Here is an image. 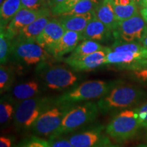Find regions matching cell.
<instances>
[{"mask_svg":"<svg viewBox=\"0 0 147 147\" xmlns=\"http://www.w3.org/2000/svg\"><path fill=\"white\" fill-rule=\"evenodd\" d=\"M147 59V51L144 52H135L132 51H111L108 47L106 65H115L119 68L125 69L131 64L138 61Z\"/></svg>","mask_w":147,"mask_h":147,"instance_id":"14","label":"cell"},{"mask_svg":"<svg viewBox=\"0 0 147 147\" xmlns=\"http://www.w3.org/2000/svg\"><path fill=\"white\" fill-rule=\"evenodd\" d=\"M51 11L50 8L29 10L22 8L4 29L5 32L9 38L13 40L18 36L22 29L33 23L38 18L46 15H51Z\"/></svg>","mask_w":147,"mask_h":147,"instance_id":"10","label":"cell"},{"mask_svg":"<svg viewBox=\"0 0 147 147\" xmlns=\"http://www.w3.org/2000/svg\"><path fill=\"white\" fill-rule=\"evenodd\" d=\"M21 8V0H4L0 9L1 28L5 29Z\"/></svg>","mask_w":147,"mask_h":147,"instance_id":"21","label":"cell"},{"mask_svg":"<svg viewBox=\"0 0 147 147\" xmlns=\"http://www.w3.org/2000/svg\"><path fill=\"white\" fill-rule=\"evenodd\" d=\"M146 32L147 24L138 14L129 19L119 21L118 26L113 31V36L119 41L140 42Z\"/></svg>","mask_w":147,"mask_h":147,"instance_id":"9","label":"cell"},{"mask_svg":"<svg viewBox=\"0 0 147 147\" xmlns=\"http://www.w3.org/2000/svg\"><path fill=\"white\" fill-rule=\"evenodd\" d=\"M55 104V98L38 96L23 101L16 105L13 123L18 131L32 130L38 119Z\"/></svg>","mask_w":147,"mask_h":147,"instance_id":"4","label":"cell"},{"mask_svg":"<svg viewBox=\"0 0 147 147\" xmlns=\"http://www.w3.org/2000/svg\"><path fill=\"white\" fill-rule=\"evenodd\" d=\"M125 69L129 71L130 76L134 80L147 84V59L138 61Z\"/></svg>","mask_w":147,"mask_h":147,"instance_id":"24","label":"cell"},{"mask_svg":"<svg viewBox=\"0 0 147 147\" xmlns=\"http://www.w3.org/2000/svg\"><path fill=\"white\" fill-rule=\"evenodd\" d=\"M104 126H95L78 133L74 134L67 138L74 147H96L108 140L103 136Z\"/></svg>","mask_w":147,"mask_h":147,"instance_id":"13","label":"cell"},{"mask_svg":"<svg viewBox=\"0 0 147 147\" xmlns=\"http://www.w3.org/2000/svg\"><path fill=\"white\" fill-rule=\"evenodd\" d=\"M44 87L43 84L37 80H29L13 85L5 96L16 105L23 101L40 96Z\"/></svg>","mask_w":147,"mask_h":147,"instance_id":"12","label":"cell"},{"mask_svg":"<svg viewBox=\"0 0 147 147\" xmlns=\"http://www.w3.org/2000/svg\"><path fill=\"white\" fill-rule=\"evenodd\" d=\"M132 1H134V2L136 3L137 4H141V3H142V0H131Z\"/></svg>","mask_w":147,"mask_h":147,"instance_id":"41","label":"cell"},{"mask_svg":"<svg viewBox=\"0 0 147 147\" xmlns=\"http://www.w3.org/2000/svg\"><path fill=\"white\" fill-rule=\"evenodd\" d=\"M141 127L136 110H124L117 114L106 127V132L116 142H122L135 136Z\"/></svg>","mask_w":147,"mask_h":147,"instance_id":"6","label":"cell"},{"mask_svg":"<svg viewBox=\"0 0 147 147\" xmlns=\"http://www.w3.org/2000/svg\"><path fill=\"white\" fill-rule=\"evenodd\" d=\"M36 72L44 87L51 91L68 90L76 86L80 79V75L72 69L47 62L38 64Z\"/></svg>","mask_w":147,"mask_h":147,"instance_id":"3","label":"cell"},{"mask_svg":"<svg viewBox=\"0 0 147 147\" xmlns=\"http://www.w3.org/2000/svg\"><path fill=\"white\" fill-rule=\"evenodd\" d=\"M16 104L10 101L5 95L1 99L0 103V123L2 128L5 127L13 121L15 113Z\"/></svg>","mask_w":147,"mask_h":147,"instance_id":"23","label":"cell"},{"mask_svg":"<svg viewBox=\"0 0 147 147\" xmlns=\"http://www.w3.org/2000/svg\"><path fill=\"white\" fill-rule=\"evenodd\" d=\"M108 47L92 54L77 58H65L63 61L76 72L93 70L106 65Z\"/></svg>","mask_w":147,"mask_h":147,"instance_id":"11","label":"cell"},{"mask_svg":"<svg viewBox=\"0 0 147 147\" xmlns=\"http://www.w3.org/2000/svg\"><path fill=\"white\" fill-rule=\"evenodd\" d=\"M138 115L141 127H147V101L138 108H136Z\"/></svg>","mask_w":147,"mask_h":147,"instance_id":"33","label":"cell"},{"mask_svg":"<svg viewBox=\"0 0 147 147\" xmlns=\"http://www.w3.org/2000/svg\"><path fill=\"white\" fill-rule=\"evenodd\" d=\"M2 1H3V0H0V2H1V3H2Z\"/></svg>","mask_w":147,"mask_h":147,"instance_id":"43","label":"cell"},{"mask_svg":"<svg viewBox=\"0 0 147 147\" xmlns=\"http://www.w3.org/2000/svg\"><path fill=\"white\" fill-rule=\"evenodd\" d=\"M58 20L66 31H73L82 33L87 26L88 23L95 18L94 11L82 14L59 16Z\"/></svg>","mask_w":147,"mask_h":147,"instance_id":"17","label":"cell"},{"mask_svg":"<svg viewBox=\"0 0 147 147\" xmlns=\"http://www.w3.org/2000/svg\"><path fill=\"white\" fill-rule=\"evenodd\" d=\"M74 105L55 103L36 121L32 129L33 133L39 136H52L60 127L64 116Z\"/></svg>","mask_w":147,"mask_h":147,"instance_id":"7","label":"cell"},{"mask_svg":"<svg viewBox=\"0 0 147 147\" xmlns=\"http://www.w3.org/2000/svg\"><path fill=\"white\" fill-rule=\"evenodd\" d=\"M11 54L18 62L26 65H38L52 57V55L36 41L15 39L12 40Z\"/></svg>","mask_w":147,"mask_h":147,"instance_id":"8","label":"cell"},{"mask_svg":"<svg viewBox=\"0 0 147 147\" xmlns=\"http://www.w3.org/2000/svg\"><path fill=\"white\" fill-rule=\"evenodd\" d=\"M114 8H115L116 16L119 21H125L140 14L138 8V4L134 1L127 5H114Z\"/></svg>","mask_w":147,"mask_h":147,"instance_id":"27","label":"cell"},{"mask_svg":"<svg viewBox=\"0 0 147 147\" xmlns=\"http://www.w3.org/2000/svg\"><path fill=\"white\" fill-rule=\"evenodd\" d=\"M14 147H50V143L49 141L34 136L23 140Z\"/></svg>","mask_w":147,"mask_h":147,"instance_id":"29","label":"cell"},{"mask_svg":"<svg viewBox=\"0 0 147 147\" xmlns=\"http://www.w3.org/2000/svg\"><path fill=\"white\" fill-rule=\"evenodd\" d=\"M50 147H74L71 142H69L68 138L61 136H57L49 138Z\"/></svg>","mask_w":147,"mask_h":147,"instance_id":"32","label":"cell"},{"mask_svg":"<svg viewBox=\"0 0 147 147\" xmlns=\"http://www.w3.org/2000/svg\"><path fill=\"white\" fill-rule=\"evenodd\" d=\"M100 113L97 103L85 102L79 105L73 106L64 116L61 124L52 136H61L71 133L86 125L93 122Z\"/></svg>","mask_w":147,"mask_h":147,"instance_id":"5","label":"cell"},{"mask_svg":"<svg viewBox=\"0 0 147 147\" xmlns=\"http://www.w3.org/2000/svg\"><path fill=\"white\" fill-rule=\"evenodd\" d=\"M12 40L7 35L4 29H1L0 32V63L5 65L8 62L9 55L11 54Z\"/></svg>","mask_w":147,"mask_h":147,"instance_id":"28","label":"cell"},{"mask_svg":"<svg viewBox=\"0 0 147 147\" xmlns=\"http://www.w3.org/2000/svg\"><path fill=\"white\" fill-rule=\"evenodd\" d=\"M121 82V80H87L80 84H76L73 88L64 92L60 96L56 97L55 103L75 104L100 99Z\"/></svg>","mask_w":147,"mask_h":147,"instance_id":"2","label":"cell"},{"mask_svg":"<svg viewBox=\"0 0 147 147\" xmlns=\"http://www.w3.org/2000/svg\"><path fill=\"white\" fill-rule=\"evenodd\" d=\"M100 3L99 0H82L77 3L70 10L63 14L72 15V14H82L93 12L95 10L97 5L100 4Z\"/></svg>","mask_w":147,"mask_h":147,"instance_id":"26","label":"cell"},{"mask_svg":"<svg viewBox=\"0 0 147 147\" xmlns=\"http://www.w3.org/2000/svg\"><path fill=\"white\" fill-rule=\"evenodd\" d=\"M22 8L29 10H42L50 8L47 0H21Z\"/></svg>","mask_w":147,"mask_h":147,"instance_id":"31","label":"cell"},{"mask_svg":"<svg viewBox=\"0 0 147 147\" xmlns=\"http://www.w3.org/2000/svg\"><path fill=\"white\" fill-rule=\"evenodd\" d=\"M106 47H103L99 42L93 41L91 40H82V42L78 44L76 49L74 50L70 55L68 57L69 58H77L86 55L92 54L97 51L104 50Z\"/></svg>","mask_w":147,"mask_h":147,"instance_id":"22","label":"cell"},{"mask_svg":"<svg viewBox=\"0 0 147 147\" xmlns=\"http://www.w3.org/2000/svg\"><path fill=\"white\" fill-rule=\"evenodd\" d=\"M14 138L8 136H1L0 138V147H14Z\"/></svg>","mask_w":147,"mask_h":147,"instance_id":"34","label":"cell"},{"mask_svg":"<svg viewBox=\"0 0 147 147\" xmlns=\"http://www.w3.org/2000/svg\"><path fill=\"white\" fill-rule=\"evenodd\" d=\"M140 5H142V7L147 6V0H142V3H141Z\"/></svg>","mask_w":147,"mask_h":147,"instance_id":"40","label":"cell"},{"mask_svg":"<svg viewBox=\"0 0 147 147\" xmlns=\"http://www.w3.org/2000/svg\"><path fill=\"white\" fill-rule=\"evenodd\" d=\"M94 14L97 20L104 23L113 32L118 26L119 21L116 16L112 0H103L95 8Z\"/></svg>","mask_w":147,"mask_h":147,"instance_id":"18","label":"cell"},{"mask_svg":"<svg viewBox=\"0 0 147 147\" xmlns=\"http://www.w3.org/2000/svg\"><path fill=\"white\" fill-rule=\"evenodd\" d=\"M82 0H65L63 3L51 10L52 14L54 16H60L70 10L79 1Z\"/></svg>","mask_w":147,"mask_h":147,"instance_id":"30","label":"cell"},{"mask_svg":"<svg viewBox=\"0 0 147 147\" xmlns=\"http://www.w3.org/2000/svg\"><path fill=\"white\" fill-rule=\"evenodd\" d=\"M140 15L142 16L144 21L146 22V23L147 24V6L143 7V8L140 10Z\"/></svg>","mask_w":147,"mask_h":147,"instance_id":"37","label":"cell"},{"mask_svg":"<svg viewBox=\"0 0 147 147\" xmlns=\"http://www.w3.org/2000/svg\"><path fill=\"white\" fill-rule=\"evenodd\" d=\"M115 5H127L133 2L131 0H112Z\"/></svg>","mask_w":147,"mask_h":147,"instance_id":"36","label":"cell"},{"mask_svg":"<svg viewBox=\"0 0 147 147\" xmlns=\"http://www.w3.org/2000/svg\"><path fill=\"white\" fill-rule=\"evenodd\" d=\"M145 96L146 92L141 88L121 81L100 98L97 104L101 113L107 114L113 110L131 107L140 102Z\"/></svg>","mask_w":147,"mask_h":147,"instance_id":"1","label":"cell"},{"mask_svg":"<svg viewBox=\"0 0 147 147\" xmlns=\"http://www.w3.org/2000/svg\"><path fill=\"white\" fill-rule=\"evenodd\" d=\"M51 19V15H46L38 18L33 23L22 29L14 39L18 40L36 41V38L41 34Z\"/></svg>","mask_w":147,"mask_h":147,"instance_id":"20","label":"cell"},{"mask_svg":"<svg viewBox=\"0 0 147 147\" xmlns=\"http://www.w3.org/2000/svg\"><path fill=\"white\" fill-rule=\"evenodd\" d=\"M96 147H119V146H117V145L112 144L110 142L109 140H106L105 142L102 143V144L98 145V146Z\"/></svg>","mask_w":147,"mask_h":147,"instance_id":"38","label":"cell"},{"mask_svg":"<svg viewBox=\"0 0 147 147\" xmlns=\"http://www.w3.org/2000/svg\"><path fill=\"white\" fill-rule=\"evenodd\" d=\"M112 34L113 32L95 17L88 23L82 33L83 40H91L97 42L106 41L111 37Z\"/></svg>","mask_w":147,"mask_h":147,"instance_id":"19","label":"cell"},{"mask_svg":"<svg viewBox=\"0 0 147 147\" xmlns=\"http://www.w3.org/2000/svg\"><path fill=\"white\" fill-rule=\"evenodd\" d=\"M135 147H147V144H140V145H138L137 146H135Z\"/></svg>","mask_w":147,"mask_h":147,"instance_id":"42","label":"cell"},{"mask_svg":"<svg viewBox=\"0 0 147 147\" xmlns=\"http://www.w3.org/2000/svg\"><path fill=\"white\" fill-rule=\"evenodd\" d=\"M66 30L57 18H51L36 42L46 50L57 42L63 36Z\"/></svg>","mask_w":147,"mask_h":147,"instance_id":"16","label":"cell"},{"mask_svg":"<svg viewBox=\"0 0 147 147\" xmlns=\"http://www.w3.org/2000/svg\"><path fill=\"white\" fill-rule=\"evenodd\" d=\"M64 1H65V0H47V2L49 8H50L51 10H52V9L57 7L61 3H63Z\"/></svg>","mask_w":147,"mask_h":147,"instance_id":"35","label":"cell"},{"mask_svg":"<svg viewBox=\"0 0 147 147\" xmlns=\"http://www.w3.org/2000/svg\"><path fill=\"white\" fill-rule=\"evenodd\" d=\"M82 40L83 38L82 33L66 31L62 38L47 51L53 57L60 59L63 55L72 52L78 46L79 42Z\"/></svg>","mask_w":147,"mask_h":147,"instance_id":"15","label":"cell"},{"mask_svg":"<svg viewBox=\"0 0 147 147\" xmlns=\"http://www.w3.org/2000/svg\"><path fill=\"white\" fill-rule=\"evenodd\" d=\"M140 43L142 44L145 48H146L147 49V32L146 33V34L144 35V36L143 37L142 39L141 40Z\"/></svg>","mask_w":147,"mask_h":147,"instance_id":"39","label":"cell"},{"mask_svg":"<svg viewBox=\"0 0 147 147\" xmlns=\"http://www.w3.org/2000/svg\"><path fill=\"white\" fill-rule=\"evenodd\" d=\"M15 79L14 72L12 68L1 65L0 67V93L3 94L8 92L13 87V83Z\"/></svg>","mask_w":147,"mask_h":147,"instance_id":"25","label":"cell"}]
</instances>
